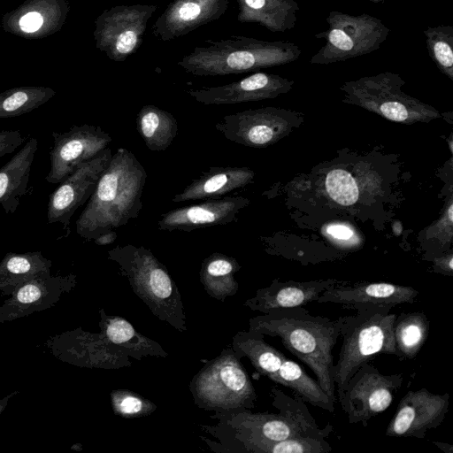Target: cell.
I'll list each match as a JSON object with an SVG mask.
<instances>
[{"label": "cell", "instance_id": "cell-17", "mask_svg": "<svg viewBox=\"0 0 453 453\" xmlns=\"http://www.w3.org/2000/svg\"><path fill=\"white\" fill-rule=\"evenodd\" d=\"M293 86L294 81L288 78L256 72L228 84L191 88L187 93L205 105L234 104L275 98L289 92Z\"/></svg>", "mask_w": 453, "mask_h": 453}, {"label": "cell", "instance_id": "cell-29", "mask_svg": "<svg viewBox=\"0 0 453 453\" xmlns=\"http://www.w3.org/2000/svg\"><path fill=\"white\" fill-rule=\"evenodd\" d=\"M261 334L251 331L237 332L231 346L241 358L247 357L256 371L276 383L285 355L266 343Z\"/></svg>", "mask_w": 453, "mask_h": 453}, {"label": "cell", "instance_id": "cell-11", "mask_svg": "<svg viewBox=\"0 0 453 453\" xmlns=\"http://www.w3.org/2000/svg\"><path fill=\"white\" fill-rule=\"evenodd\" d=\"M157 8L155 4H131L103 11L95 20L96 49L115 62H124L141 47L147 24Z\"/></svg>", "mask_w": 453, "mask_h": 453}, {"label": "cell", "instance_id": "cell-28", "mask_svg": "<svg viewBox=\"0 0 453 453\" xmlns=\"http://www.w3.org/2000/svg\"><path fill=\"white\" fill-rule=\"evenodd\" d=\"M51 260L41 251L8 252L0 262V292L9 296L22 283L50 275Z\"/></svg>", "mask_w": 453, "mask_h": 453}, {"label": "cell", "instance_id": "cell-27", "mask_svg": "<svg viewBox=\"0 0 453 453\" xmlns=\"http://www.w3.org/2000/svg\"><path fill=\"white\" fill-rule=\"evenodd\" d=\"M237 20L257 23L271 32L294 28L300 10L295 0H236Z\"/></svg>", "mask_w": 453, "mask_h": 453}, {"label": "cell", "instance_id": "cell-4", "mask_svg": "<svg viewBox=\"0 0 453 453\" xmlns=\"http://www.w3.org/2000/svg\"><path fill=\"white\" fill-rule=\"evenodd\" d=\"M177 62L186 73L196 76H224L255 72L292 63L302 50L286 41H264L244 35L206 40Z\"/></svg>", "mask_w": 453, "mask_h": 453}, {"label": "cell", "instance_id": "cell-9", "mask_svg": "<svg viewBox=\"0 0 453 453\" xmlns=\"http://www.w3.org/2000/svg\"><path fill=\"white\" fill-rule=\"evenodd\" d=\"M326 21L328 29L314 35L325 44L311 57V64L329 65L369 54L379 50L390 33L382 20L367 13L332 11Z\"/></svg>", "mask_w": 453, "mask_h": 453}, {"label": "cell", "instance_id": "cell-14", "mask_svg": "<svg viewBox=\"0 0 453 453\" xmlns=\"http://www.w3.org/2000/svg\"><path fill=\"white\" fill-rule=\"evenodd\" d=\"M47 346L58 359L80 367L119 369L132 364L100 332H86L81 327L51 337Z\"/></svg>", "mask_w": 453, "mask_h": 453}, {"label": "cell", "instance_id": "cell-16", "mask_svg": "<svg viewBox=\"0 0 453 453\" xmlns=\"http://www.w3.org/2000/svg\"><path fill=\"white\" fill-rule=\"evenodd\" d=\"M449 405L448 393L434 394L425 388L409 390L399 401L385 435L423 439L428 430L441 424Z\"/></svg>", "mask_w": 453, "mask_h": 453}, {"label": "cell", "instance_id": "cell-39", "mask_svg": "<svg viewBox=\"0 0 453 453\" xmlns=\"http://www.w3.org/2000/svg\"><path fill=\"white\" fill-rule=\"evenodd\" d=\"M26 139L19 130L0 131V157L13 152Z\"/></svg>", "mask_w": 453, "mask_h": 453}, {"label": "cell", "instance_id": "cell-15", "mask_svg": "<svg viewBox=\"0 0 453 453\" xmlns=\"http://www.w3.org/2000/svg\"><path fill=\"white\" fill-rule=\"evenodd\" d=\"M111 156V148H105L90 160L81 164L60 182L49 199V223H60L63 229L68 227L74 212L89 199Z\"/></svg>", "mask_w": 453, "mask_h": 453}, {"label": "cell", "instance_id": "cell-30", "mask_svg": "<svg viewBox=\"0 0 453 453\" xmlns=\"http://www.w3.org/2000/svg\"><path fill=\"white\" fill-rule=\"evenodd\" d=\"M240 269V264L233 257L214 252L202 263L200 281L211 297L224 302L238 292L239 285L234 274Z\"/></svg>", "mask_w": 453, "mask_h": 453}, {"label": "cell", "instance_id": "cell-12", "mask_svg": "<svg viewBox=\"0 0 453 453\" xmlns=\"http://www.w3.org/2000/svg\"><path fill=\"white\" fill-rule=\"evenodd\" d=\"M303 120L301 112L263 107L226 115L215 124V128L226 139L237 144L265 148L288 135Z\"/></svg>", "mask_w": 453, "mask_h": 453}, {"label": "cell", "instance_id": "cell-6", "mask_svg": "<svg viewBox=\"0 0 453 453\" xmlns=\"http://www.w3.org/2000/svg\"><path fill=\"white\" fill-rule=\"evenodd\" d=\"M391 308L367 306L340 317L342 343L333 365L335 390L344 387L364 364L380 354L396 355L394 340L395 313Z\"/></svg>", "mask_w": 453, "mask_h": 453}, {"label": "cell", "instance_id": "cell-31", "mask_svg": "<svg viewBox=\"0 0 453 453\" xmlns=\"http://www.w3.org/2000/svg\"><path fill=\"white\" fill-rule=\"evenodd\" d=\"M136 129L147 148L159 152L168 149L175 139L178 123L169 111L147 104L136 115Z\"/></svg>", "mask_w": 453, "mask_h": 453}, {"label": "cell", "instance_id": "cell-10", "mask_svg": "<svg viewBox=\"0 0 453 453\" xmlns=\"http://www.w3.org/2000/svg\"><path fill=\"white\" fill-rule=\"evenodd\" d=\"M403 383L402 373L382 374L365 363L343 388L337 389L340 405L349 424L362 423L385 411Z\"/></svg>", "mask_w": 453, "mask_h": 453}, {"label": "cell", "instance_id": "cell-23", "mask_svg": "<svg viewBox=\"0 0 453 453\" xmlns=\"http://www.w3.org/2000/svg\"><path fill=\"white\" fill-rule=\"evenodd\" d=\"M341 282L334 279L310 281H280V279H275L268 287L257 289L254 296L244 302V306L263 314L278 310L303 307L316 302L325 290Z\"/></svg>", "mask_w": 453, "mask_h": 453}, {"label": "cell", "instance_id": "cell-26", "mask_svg": "<svg viewBox=\"0 0 453 453\" xmlns=\"http://www.w3.org/2000/svg\"><path fill=\"white\" fill-rule=\"evenodd\" d=\"M38 141L31 137L22 148L0 168V205L7 214L16 211L27 193L32 164Z\"/></svg>", "mask_w": 453, "mask_h": 453}, {"label": "cell", "instance_id": "cell-3", "mask_svg": "<svg viewBox=\"0 0 453 453\" xmlns=\"http://www.w3.org/2000/svg\"><path fill=\"white\" fill-rule=\"evenodd\" d=\"M146 180V170L134 154L119 148L76 220V233L90 241L137 219Z\"/></svg>", "mask_w": 453, "mask_h": 453}, {"label": "cell", "instance_id": "cell-40", "mask_svg": "<svg viewBox=\"0 0 453 453\" xmlns=\"http://www.w3.org/2000/svg\"><path fill=\"white\" fill-rule=\"evenodd\" d=\"M326 232L338 244H353L357 239L353 228L344 223L330 224Z\"/></svg>", "mask_w": 453, "mask_h": 453}, {"label": "cell", "instance_id": "cell-18", "mask_svg": "<svg viewBox=\"0 0 453 453\" xmlns=\"http://www.w3.org/2000/svg\"><path fill=\"white\" fill-rule=\"evenodd\" d=\"M69 12L67 0H25L3 15L1 27L21 38L42 39L58 32Z\"/></svg>", "mask_w": 453, "mask_h": 453}, {"label": "cell", "instance_id": "cell-37", "mask_svg": "<svg viewBox=\"0 0 453 453\" xmlns=\"http://www.w3.org/2000/svg\"><path fill=\"white\" fill-rule=\"evenodd\" d=\"M110 397L114 414L124 418L145 417L157 408L153 402L127 389H114L111 392Z\"/></svg>", "mask_w": 453, "mask_h": 453}, {"label": "cell", "instance_id": "cell-33", "mask_svg": "<svg viewBox=\"0 0 453 453\" xmlns=\"http://www.w3.org/2000/svg\"><path fill=\"white\" fill-rule=\"evenodd\" d=\"M429 333V321L425 312H402L394 322V340L400 360L414 358L425 344Z\"/></svg>", "mask_w": 453, "mask_h": 453}, {"label": "cell", "instance_id": "cell-8", "mask_svg": "<svg viewBox=\"0 0 453 453\" xmlns=\"http://www.w3.org/2000/svg\"><path fill=\"white\" fill-rule=\"evenodd\" d=\"M398 74L389 71L346 81L341 87L342 102L357 105L388 120L412 125L441 118L433 106L407 95Z\"/></svg>", "mask_w": 453, "mask_h": 453}, {"label": "cell", "instance_id": "cell-20", "mask_svg": "<svg viewBox=\"0 0 453 453\" xmlns=\"http://www.w3.org/2000/svg\"><path fill=\"white\" fill-rule=\"evenodd\" d=\"M250 201L244 196H225L173 209L161 215L157 228L162 231L191 232L237 221V216Z\"/></svg>", "mask_w": 453, "mask_h": 453}, {"label": "cell", "instance_id": "cell-22", "mask_svg": "<svg viewBox=\"0 0 453 453\" xmlns=\"http://www.w3.org/2000/svg\"><path fill=\"white\" fill-rule=\"evenodd\" d=\"M418 291L409 286L390 282H359L346 285L342 281L325 290L316 303H333L349 309L381 306L393 309L404 303H412Z\"/></svg>", "mask_w": 453, "mask_h": 453}, {"label": "cell", "instance_id": "cell-36", "mask_svg": "<svg viewBox=\"0 0 453 453\" xmlns=\"http://www.w3.org/2000/svg\"><path fill=\"white\" fill-rule=\"evenodd\" d=\"M330 444L323 438L296 436L277 441L258 442L248 453H328Z\"/></svg>", "mask_w": 453, "mask_h": 453}, {"label": "cell", "instance_id": "cell-21", "mask_svg": "<svg viewBox=\"0 0 453 453\" xmlns=\"http://www.w3.org/2000/svg\"><path fill=\"white\" fill-rule=\"evenodd\" d=\"M228 0H173L154 22L151 31L161 42L182 37L224 15Z\"/></svg>", "mask_w": 453, "mask_h": 453}, {"label": "cell", "instance_id": "cell-25", "mask_svg": "<svg viewBox=\"0 0 453 453\" xmlns=\"http://www.w3.org/2000/svg\"><path fill=\"white\" fill-rule=\"evenodd\" d=\"M99 314L101 334L128 357L141 360L144 357L168 356L158 342L136 331L126 319L108 315L104 309H100Z\"/></svg>", "mask_w": 453, "mask_h": 453}, {"label": "cell", "instance_id": "cell-43", "mask_svg": "<svg viewBox=\"0 0 453 453\" xmlns=\"http://www.w3.org/2000/svg\"><path fill=\"white\" fill-rule=\"evenodd\" d=\"M18 393H19V391L12 392L11 394H9L0 399V415L2 414V412L4 411L5 407L7 406L9 400L12 396L17 395Z\"/></svg>", "mask_w": 453, "mask_h": 453}, {"label": "cell", "instance_id": "cell-5", "mask_svg": "<svg viewBox=\"0 0 453 453\" xmlns=\"http://www.w3.org/2000/svg\"><path fill=\"white\" fill-rule=\"evenodd\" d=\"M108 259L118 265L134 293L152 314L177 331H187L186 315L179 288L167 268L143 246L117 245Z\"/></svg>", "mask_w": 453, "mask_h": 453}, {"label": "cell", "instance_id": "cell-42", "mask_svg": "<svg viewBox=\"0 0 453 453\" xmlns=\"http://www.w3.org/2000/svg\"><path fill=\"white\" fill-rule=\"evenodd\" d=\"M116 239L117 232L115 230H111L99 235L98 237L94 239V242L97 245H108L113 243Z\"/></svg>", "mask_w": 453, "mask_h": 453}, {"label": "cell", "instance_id": "cell-35", "mask_svg": "<svg viewBox=\"0 0 453 453\" xmlns=\"http://www.w3.org/2000/svg\"><path fill=\"white\" fill-rule=\"evenodd\" d=\"M424 35L431 59L441 73L453 81V27H428Z\"/></svg>", "mask_w": 453, "mask_h": 453}, {"label": "cell", "instance_id": "cell-44", "mask_svg": "<svg viewBox=\"0 0 453 453\" xmlns=\"http://www.w3.org/2000/svg\"><path fill=\"white\" fill-rule=\"evenodd\" d=\"M439 449L446 453L453 452V446L448 443L441 442V441H433Z\"/></svg>", "mask_w": 453, "mask_h": 453}, {"label": "cell", "instance_id": "cell-34", "mask_svg": "<svg viewBox=\"0 0 453 453\" xmlns=\"http://www.w3.org/2000/svg\"><path fill=\"white\" fill-rule=\"evenodd\" d=\"M55 95L54 89L43 86H22L4 90L0 93V119L28 113Z\"/></svg>", "mask_w": 453, "mask_h": 453}, {"label": "cell", "instance_id": "cell-38", "mask_svg": "<svg viewBox=\"0 0 453 453\" xmlns=\"http://www.w3.org/2000/svg\"><path fill=\"white\" fill-rule=\"evenodd\" d=\"M453 201L449 196L446 209L441 218L426 228V239L435 244L433 257L448 251L453 237Z\"/></svg>", "mask_w": 453, "mask_h": 453}, {"label": "cell", "instance_id": "cell-2", "mask_svg": "<svg viewBox=\"0 0 453 453\" xmlns=\"http://www.w3.org/2000/svg\"><path fill=\"white\" fill-rule=\"evenodd\" d=\"M249 325V331L279 337L314 372L323 391L335 403L332 351L340 336V318L314 316L303 307H295L253 317Z\"/></svg>", "mask_w": 453, "mask_h": 453}, {"label": "cell", "instance_id": "cell-41", "mask_svg": "<svg viewBox=\"0 0 453 453\" xmlns=\"http://www.w3.org/2000/svg\"><path fill=\"white\" fill-rule=\"evenodd\" d=\"M434 262V271L443 275L453 276V254L445 251L432 258Z\"/></svg>", "mask_w": 453, "mask_h": 453}, {"label": "cell", "instance_id": "cell-19", "mask_svg": "<svg viewBox=\"0 0 453 453\" xmlns=\"http://www.w3.org/2000/svg\"><path fill=\"white\" fill-rule=\"evenodd\" d=\"M76 275H49L19 285L0 305V323L12 321L54 306L76 286Z\"/></svg>", "mask_w": 453, "mask_h": 453}, {"label": "cell", "instance_id": "cell-1", "mask_svg": "<svg viewBox=\"0 0 453 453\" xmlns=\"http://www.w3.org/2000/svg\"><path fill=\"white\" fill-rule=\"evenodd\" d=\"M272 404L278 413L252 412L251 410L214 412V426L200 425L206 433L217 438L214 442L201 437L215 452L248 453L258 442L277 441L296 436L326 439L333 432L328 424L320 428L303 401L293 398L277 388L271 389Z\"/></svg>", "mask_w": 453, "mask_h": 453}, {"label": "cell", "instance_id": "cell-32", "mask_svg": "<svg viewBox=\"0 0 453 453\" xmlns=\"http://www.w3.org/2000/svg\"><path fill=\"white\" fill-rule=\"evenodd\" d=\"M276 384L290 388L303 402L329 412L334 411V403L323 391L318 381L286 356L280 367Z\"/></svg>", "mask_w": 453, "mask_h": 453}, {"label": "cell", "instance_id": "cell-13", "mask_svg": "<svg viewBox=\"0 0 453 453\" xmlns=\"http://www.w3.org/2000/svg\"><path fill=\"white\" fill-rule=\"evenodd\" d=\"M50 150V171L46 180L57 184L65 180L81 164L90 160L111 142V135L99 126H73L62 133L53 132Z\"/></svg>", "mask_w": 453, "mask_h": 453}, {"label": "cell", "instance_id": "cell-45", "mask_svg": "<svg viewBox=\"0 0 453 453\" xmlns=\"http://www.w3.org/2000/svg\"><path fill=\"white\" fill-rule=\"evenodd\" d=\"M369 1H372V2H374V3H380V2H384L385 0H369Z\"/></svg>", "mask_w": 453, "mask_h": 453}, {"label": "cell", "instance_id": "cell-7", "mask_svg": "<svg viewBox=\"0 0 453 453\" xmlns=\"http://www.w3.org/2000/svg\"><path fill=\"white\" fill-rule=\"evenodd\" d=\"M241 359L228 345L204 363L188 386L197 407L214 412L255 408L257 395Z\"/></svg>", "mask_w": 453, "mask_h": 453}, {"label": "cell", "instance_id": "cell-24", "mask_svg": "<svg viewBox=\"0 0 453 453\" xmlns=\"http://www.w3.org/2000/svg\"><path fill=\"white\" fill-rule=\"evenodd\" d=\"M255 172L247 166H211L173 197L174 203L216 199L253 182Z\"/></svg>", "mask_w": 453, "mask_h": 453}]
</instances>
